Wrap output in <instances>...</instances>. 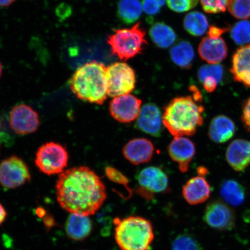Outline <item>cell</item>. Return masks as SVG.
I'll return each mask as SVG.
<instances>
[{"label": "cell", "instance_id": "d6986e66", "mask_svg": "<svg viewBox=\"0 0 250 250\" xmlns=\"http://www.w3.org/2000/svg\"><path fill=\"white\" fill-rule=\"evenodd\" d=\"M230 71L234 80L250 87V43L236 50L233 56Z\"/></svg>", "mask_w": 250, "mask_h": 250}, {"label": "cell", "instance_id": "4fadbf2b", "mask_svg": "<svg viewBox=\"0 0 250 250\" xmlns=\"http://www.w3.org/2000/svg\"><path fill=\"white\" fill-rule=\"evenodd\" d=\"M136 120L137 129L153 137L161 135L164 126L163 115L154 103H146L144 105Z\"/></svg>", "mask_w": 250, "mask_h": 250}, {"label": "cell", "instance_id": "2e32d148", "mask_svg": "<svg viewBox=\"0 0 250 250\" xmlns=\"http://www.w3.org/2000/svg\"><path fill=\"white\" fill-rule=\"evenodd\" d=\"M226 159L234 170H245L250 166V142L244 139L233 140L227 149Z\"/></svg>", "mask_w": 250, "mask_h": 250}, {"label": "cell", "instance_id": "9a60e30c", "mask_svg": "<svg viewBox=\"0 0 250 250\" xmlns=\"http://www.w3.org/2000/svg\"><path fill=\"white\" fill-rule=\"evenodd\" d=\"M155 151L151 141L146 138H135L124 146L123 154L125 159L135 165L145 164L151 161Z\"/></svg>", "mask_w": 250, "mask_h": 250}, {"label": "cell", "instance_id": "5b68a950", "mask_svg": "<svg viewBox=\"0 0 250 250\" xmlns=\"http://www.w3.org/2000/svg\"><path fill=\"white\" fill-rule=\"evenodd\" d=\"M146 34V31L141 27L140 22L130 29L115 30L107 40L112 55L117 56L122 61H126L140 54L144 46L147 44Z\"/></svg>", "mask_w": 250, "mask_h": 250}, {"label": "cell", "instance_id": "8992f818", "mask_svg": "<svg viewBox=\"0 0 250 250\" xmlns=\"http://www.w3.org/2000/svg\"><path fill=\"white\" fill-rule=\"evenodd\" d=\"M106 80L108 96L111 98L130 94L135 88V72L126 62H117L109 65Z\"/></svg>", "mask_w": 250, "mask_h": 250}, {"label": "cell", "instance_id": "4316f807", "mask_svg": "<svg viewBox=\"0 0 250 250\" xmlns=\"http://www.w3.org/2000/svg\"><path fill=\"white\" fill-rule=\"evenodd\" d=\"M231 37L237 45H246L250 43V21L243 20L232 27Z\"/></svg>", "mask_w": 250, "mask_h": 250}, {"label": "cell", "instance_id": "cb8c5ba5", "mask_svg": "<svg viewBox=\"0 0 250 250\" xmlns=\"http://www.w3.org/2000/svg\"><path fill=\"white\" fill-rule=\"evenodd\" d=\"M150 38L155 44L161 48H167L176 42V33L168 25L157 22L152 25L149 31Z\"/></svg>", "mask_w": 250, "mask_h": 250}, {"label": "cell", "instance_id": "30bf717a", "mask_svg": "<svg viewBox=\"0 0 250 250\" xmlns=\"http://www.w3.org/2000/svg\"><path fill=\"white\" fill-rule=\"evenodd\" d=\"M203 220L212 229L228 231L235 227V213L232 208L223 201L215 200L206 206Z\"/></svg>", "mask_w": 250, "mask_h": 250}, {"label": "cell", "instance_id": "5bb4252c", "mask_svg": "<svg viewBox=\"0 0 250 250\" xmlns=\"http://www.w3.org/2000/svg\"><path fill=\"white\" fill-rule=\"evenodd\" d=\"M170 158L179 166L181 173L188 171L190 162L196 154V146L187 137H174L167 146Z\"/></svg>", "mask_w": 250, "mask_h": 250}, {"label": "cell", "instance_id": "e575fe53", "mask_svg": "<svg viewBox=\"0 0 250 250\" xmlns=\"http://www.w3.org/2000/svg\"><path fill=\"white\" fill-rule=\"evenodd\" d=\"M241 119L244 126L250 132V98L243 103Z\"/></svg>", "mask_w": 250, "mask_h": 250}, {"label": "cell", "instance_id": "44dd1931", "mask_svg": "<svg viewBox=\"0 0 250 250\" xmlns=\"http://www.w3.org/2000/svg\"><path fill=\"white\" fill-rule=\"evenodd\" d=\"M92 229V222L88 216L71 214L65 221V233L74 241H83L90 236Z\"/></svg>", "mask_w": 250, "mask_h": 250}, {"label": "cell", "instance_id": "7c38bea8", "mask_svg": "<svg viewBox=\"0 0 250 250\" xmlns=\"http://www.w3.org/2000/svg\"><path fill=\"white\" fill-rule=\"evenodd\" d=\"M40 126L39 114L30 106L20 104L15 106L9 114V126L20 135L36 132Z\"/></svg>", "mask_w": 250, "mask_h": 250}, {"label": "cell", "instance_id": "83f0119b", "mask_svg": "<svg viewBox=\"0 0 250 250\" xmlns=\"http://www.w3.org/2000/svg\"><path fill=\"white\" fill-rule=\"evenodd\" d=\"M228 9L233 17L239 20L250 18V0H229Z\"/></svg>", "mask_w": 250, "mask_h": 250}, {"label": "cell", "instance_id": "4dcf8cb0", "mask_svg": "<svg viewBox=\"0 0 250 250\" xmlns=\"http://www.w3.org/2000/svg\"><path fill=\"white\" fill-rule=\"evenodd\" d=\"M167 2L171 10L182 13L196 7L199 0H167Z\"/></svg>", "mask_w": 250, "mask_h": 250}, {"label": "cell", "instance_id": "60d3db41", "mask_svg": "<svg viewBox=\"0 0 250 250\" xmlns=\"http://www.w3.org/2000/svg\"><path fill=\"white\" fill-rule=\"evenodd\" d=\"M15 0H0V7H7L14 3Z\"/></svg>", "mask_w": 250, "mask_h": 250}, {"label": "cell", "instance_id": "d6a6232c", "mask_svg": "<svg viewBox=\"0 0 250 250\" xmlns=\"http://www.w3.org/2000/svg\"><path fill=\"white\" fill-rule=\"evenodd\" d=\"M105 172L109 180L127 187L129 180L120 171L113 167H105Z\"/></svg>", "mask_w": 250, "mask_h": 250}, {"label": "cell", "instance_id": "603a6c76", "mask_svg": "<svg viewBox=\"0 0 250 250\" xmlns=\"http://www.w3.org/2000/svg\"><path fill=\"white\" fill-rule=\"evenodd\" d=\"M170 56L175 64L184 69H188L191 67L195 54L191 43L187 41H182L172 47Z\"/></svg>", "mask_w": 250, "mask_h": 250}, {"label": "cell", "instance_id": "d590c367", "mask_svg": "<svg viewBox=\"0 0 250 250\" xmlns=\"http://www.w3.org/2000/svg\"><path fill=\"white\" fill-rule=\"evenodd\" d=\"M203 83V87L208 93H212L217 89L219 81L212 76H206L200 80Z\"/></svg>", "mask_w": 250, "mask_h": 250}, {"label": "cell", "instance_id": "1f68e13d", "mask_svg": "<svg viewBox=\"0 0 250 250\" xmlns=\"http://www.w3.org/2000/svg\"><path fill=\"white\" fill-rule=\"evenodd\" d=\"M208 75L214 76L219 83H221L224 76L223 67L219 64H208L199 68L198 73L199 80Z\"/></svg>", "mask_w": 250, "mask_h": 250}, {"label": "cell", "instance_id": "ab89813d", "mask_svg": "<svg viewBox=\"0 0 250 250\" xmlns=\"http://www.w3.org/2000/svg\"><path fill=\"white\" fill-rule=\"evenodd\" d=\"M36 214L37 216L40 218H44L47 214L46 211L42 207H39L36 209Z\"/></svg>", "mask_w": 250, "mask_h": 250}, {"label": "cell", "instance_id": "ba28073f", "mask_svg": "<svg viewBox=\"0 0 250 250\" xmlns=\"http://www.w3.org/2000/svg\"><path fill=\"white\" fill-rule=\"evenodd\" d=\"M136 179L139 186L136 191L146 199H152L156 193H166L169 189L167 174L158 167L144 168L136 175Z\"/></svg>", "mask_w": 250, "mask_h": 250}, {"label": "cell", "instance_id": "484cf974", "mask_svg": "<svg viewBox=\"0 0 250 250\" xmlns=\"http://www.w3.org/2000/svg\"><path fill=\"white\" fill-rule=\"evenodd\" d=\"M184 27L193 36L200 37L209 29L207 18L201 12L193 11L188 14L184 20Z\"/></svg>", "mask_w": 250, "mask_h": 250}, {"label": "cell", "instance_id": "ee69618b", "mask_svg": "<svg viewBox=\"0 0 250 250\" xmlns=\"http://www.w3.org/2000/svg\"><path fill=\"white\" fill-rule=\"evenodd\" d=\"M2 74V65L0 62V77H1Z\"/></svg>", "mask_w": 250, "mask_h": 250}, {"label": "cell", "instance_id": "8fae6325", "mask_svg": "<svg viewBox=\"0 0 250 250\" xmlns=\"http://www.w3.org/2000/svg\"><path fill=\"white\" fill-rule=\"evenodd\" d=\"M142 108V101L137 97L127 94L116 97L109 103L111 117L121 123H132L138 118Z\"/></svg>", "mask_w": 250, "mask_h": 250}, {"label": "cell", "instance_id": "ffe728a7", "mask_svg": "<svg viewBox=\"0 0 250 250\" xmlns=\"http://www.w3.org/2000/svg\"><path fill=\"white\" fill-rule=\"evenodd\" d=\"M236 132V125L232 119L220 115L212 118L209 125L208 136L212 142L223 144L232 139Z\"/></svg>", "mask_w": 250, "mask_h": 250}, {"label": "cell", "instance_id": "7bdbcfd3", "mask_svg": "<svg viewBox=\"0 0 250 250\" xmlns=\"http://www.w3.org/2000/svg\"><path fill=\"white\" fill-rule=\"evenodd\" d=\"M155 1L157 2L159 6L162 7L165 4V2L167 1V0H155Z\"/></svg>", "mask_w": 250, "mask_h": 250}, {"label": "cell", "instance_id": "3957f363", "mask_svg": "<svg viewBox=\"0 0 250 250\" xmlns=\"http://www.w3.org/2000/svg\"><path fill=\"white\" fill-rule=\"evenodd\" d=\"M105 65L96 61L78 67L71 77L69 86L78 99L102 105L108 96Z\"/></svg>", "mask_w": 250, "mask_h": 250}, {"label": "cell", "instance_id": "ac0fdd59", "mask_svg": "<svg viewBox=\"0 0 250 250\" xmlns=\"http://www.w3.org/2000/svg\"><path fill=\"white\" fill-rule=\"evenodd\" d=\"M228 52L227 43L221 37L218 39L205 37L198 47L200 57L210 64H218L223 62L227 58Z\"/></svg>", "mask_w": 250, "mask_h": 250}, {"label": "cell", "instance_id": "9c48e42d", "mask_svg": "<svg viewBox=\"0 0 250 250\" xmlns=\"http://www.w3.org/2000/svg\"><path fill=\"white\" fill-rule=\"evenodd\" d=\"M30 180L29 168L18 156H12L0 164V185L5 188H17Z\"/></svg>", "mask_w": 250, "mask_h": 250}, {"label": "cell", "instance_id": "8d00e7d4", "mask_svg": "<svg viewBox=\"0 0 250 250\" xmlns=\"http://www.w3.org/2000/svg\"><path fill=\"white\" fill-rule=\"evenodd\" d=\"M227 31L226 29H222V28L212 26L209 27L208 36L212 39L220 38L221 36Z\"/></svg>", "mask_w": 250, "mask_h": 250}, {"label": "cell", "instance_id": "f546056e", "mask_svg": "<svg viewBox=\"0 0 250 250\" xmlns=\"http://www.w3.org/2000/svg\"><path fill=\"white\" fill-rule=\"evenodd\" d=\"M229 1V0H201L203 10L208 14L226 12Z\"/></svg>", "mask_w": 250, "mask_h": 250}, {"label": "cell", "instance_id": "7402d4cb", "mask_svg": "<svg viewBox=\"0 0 250 250\" xmlns=\"http://www.w3.org/2000/svg\"><path fill=\"white\" fill-rule=\"evenodd\" d=\"M220 193L225 202L235 207L242 205L245 201V188L236 180L224 181L220 186Z\"/></svg>", "mask_w": 250, "mask_h": 250}, {"label": "cell", "instance_id": "e0dca14e", "mask_svg": "<svg viewBox=\"0 0 250 250\" xmlns=\"http://www.w3.org/2000/svg\"><path fill=\"white\" fill-rule=\"evenodd\" d=\"M182 194L188 204H202L210 198L211 187L204 177L198 175L187 181L183 187Z\"/></svg>", "mask_w": 250, "mask_h": 250}, {"label": "cell", "instance_id": "6da1fadb", "mask_svg": "<svg viewBox=\"0 0 250 250\" xmlns=\"http://www.w3.org/2000/svg\"><path fill=\"white\" fill-rule=\"evenodd\" d=\"M59 204L71 214L90 216L101 208L107 198L104 183L86 167L62 172L56 185Z\"/></svg>", "mask_w": 250, "mask_h": 250}, {"label": "cell", "instance_id": "b9f144b4", "mask_svg": "<svg viewBox=\"0 0 250 250\" xmlns=\"http://www.w3.org/2000/svg\"><path fill=\"white\" fill-rule=\"evenodd\" d=\"M198 173L199 176H204L208 173V170L204 167H199L198 168Z\"/></svg>", "mask_w": 250, "mask_h": 250}, {"label": "cell", "instance_id": "d4e9b609", "mask_svg": "<svg viewBox=\"0 0 250 250\" xmlns=\"http://www.w3.org/2000/svg\"><path fill=\"white\" fill-rule=\"evenodd\" d=\"M143 11L140 0H120L118 4V17L125 24L135 23L142 16Z\"/></svg>", "mask_w": 250, "mask_h": 250}, {"label": "cell", "instance_id": "7a4b0ae2", "mask_svg": "<svg viewBox=\"0 0 250 250\" xmlns=\"http://www.w3.org/2000/svg\"><path fill=\"white\" fill-rule=\"evenodd\" d=\"M193 96L177 97L166 106L164 126L174 137L194 135L204 121L202 97L197 87H191Z\"/></svg>", "mask_w": 250, "mask_h": 250}, {"label": "cell", "instance_id": "52a82bcc", "mask_svg": "<svg viewBox=\"0 0 250 250\" xmlns=\"http://www.w3.org/2000/svg\"><path fill=\"white\" fill-rule=\"evenodd\" d=\"M68 161L66 149L60 144L55 142L46 143L41 146L35 158L37 167L48 176L62 173Z\"/></svg>", "mask_w": 250, "mask_h": 250}, {"label": "cell", "instance_id": "f35d334b", "mask_svg": "<svg viewBox=\"0 0 250 250\" xmlns=\"http://www.w3.org/2000/svg\"><path fill=\"white\" fill-rule=\"evenodd\" d=\"M7 216V212L1 204H0V226L4 223Z\"/></svg>", "mask_w": 250, "mask_h": 250}, {"label": "cell", "instance_id": "836d02e7", "mask_svg": "<svg viewBox=\"0 0 250 250\" xmlns=\"http://www.w3.org/2000/svg\"><path fill=\"white\" fill-rule=\"evenodd\" d=\"M142 7L146 14L154 16L159 13L161 7L155 0H143Z\"/></svg>", "mask_w": 250, "mask_h": 250}, {"label": "cell", "instance_id": "74e56055", "mask_svg": "<svg viewBox=\"0 0 250 250\" xmlns=\"http://www.w3.org/2000/svg\"><path fill=\"white\" fill-rule=\"evenodd\" d=\"M43 221L47 230H49L52 228L56 226L54 218L49 214L46 215V216L43 218Z\"/></svg>", "mask_w": 250, "mask_h": 250}, {"label": "cell", "instance_id": "277c9868", "mask_svg": "<svg viewBox=\"0 0 250 250\" xmlns=\"http://www.w3.org/2000/svg\"><path fill=\"white\" fill-rule=\"evenodd\" d=\"M114 237L121 250H149L154 239L151 222L140 216L115 218Z\"/></svg>", "mask_w": 250, "mask_h": 250}, {"label": "cell", "instance_id": "f1b7e54d", "mask_svg": "<svg viewBox=\"0 0 250 250\" xmlns=\"http://www.w3.org/2000/svg\"><path fill=\"white\" fill-rule=\"evenodd\" d=\"M172 250H201V246L194 238L188 234H181L172 243Z\"/></svg>", "mask_w": 250, "mask_h": 250}]
</instances>
